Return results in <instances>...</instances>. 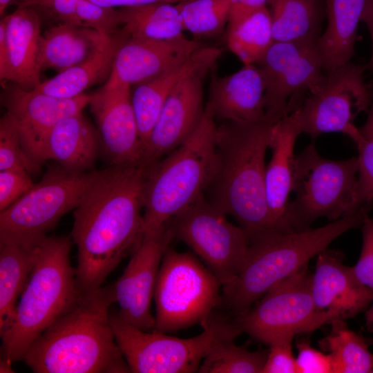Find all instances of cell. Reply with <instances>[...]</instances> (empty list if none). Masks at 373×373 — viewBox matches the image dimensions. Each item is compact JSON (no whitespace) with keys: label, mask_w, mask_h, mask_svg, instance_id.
I'll return each mask as SVG.
<instances>
[{"label":"cell","mask_w":373,"mask_h":373,"mask_svg":"<svg viewBox=\"0 0 373 373\" xmlns=\"http://www.w3.org/2000/svg\"><path fill=\"white\" fill-rule=\"evenodd\" d=\"M292 335L277 338L269 343V350L262 373H296L292 352Z\"/></svg>","instance_id":"cell-40"},{"label":"cell","mask_w":373,"mask_h":373,"mask_svg":"<svg viewBox=\"0 0 373 373\" xmlns=\"http://www.w3.org/2000/svg\"><path fill=\"white\" fill-rule=\"evenodd\" d=\"M77 3V0H37L32 7L38 6L49 10L60 23L78 25Z\"/></svg>","instance_id":"cell-43"},{"label":"cell","mask_w":373,"mask_h":373,"mask_svg":"<svg viewBox=\"0 0 373 373\" xmlns=\"http://www.w3.org/2000/svg\"><path fill=\"white\" fill-rule=\"evenodd\" d=\"M329 334L319 341L321 347L330 355L333 373H369L373 367V353L367 339L350 329L345 321L331 323Z\"/></svg>","instance_id":"cell-32"},{"label":"cell","mask_w":373,"mask_h":373,"mask_svg":"<svg viewBox=\"0 0 373 373\" xmlns=\"http://www.w3.org/2000/svg\"><path fill=\"white\" fill-rule=\"evenodd\" d=\"M370 345H373V338H367Z\"/></svg>","instance_id":"cell-52"},{"label":"cell","mask_w":373,"mask_h":373,"mask_svg":"<svg viewBox=\"0 0 373 373\" xmlns=\"http://www.w3.org/2000/svg\"><path fill=\"white\" fill-rule=\"evenodd\" d=\"M76 15L79 26L94 28L106 36L115 34L123 26L119 10L90 0H77Z\"/></svg>","instance_id":"cell-38"},{"label":"cell","mask_w":373,"mask_h":373,"mask_svg":"<svg viewBox=\"0 0 373 373\" xmlns=\"http://www.w3.org/2000/svg\"><path fill=\"white\" fill-rule=\"evenodd\" d=\"M104 170L52 167L41 181L0 213V243H36L75 209Z\"/></svg>","instance_id":"cell-10"},{"label":"cell","mask_w":373,"mask_h":373,"mask_svg":"<svg viewBox=\"0 0 373 373\" xmlns=\"http://www.w3.org/2000/svg\"><path fill=\"white\" fill-rule=\"evenodd\" d=\"M11 362H12L11 361L3 358V359H1V365H0L1 371L0 372H13L10 367Z\"/></svg>","instance_id":"cell-49"},{"label":"cell","mask_w":373,"mask_h":373,"mask_svg":"<svg viewBox=\"0 0 373 373\" xmlns=\"http://www.w3.org/2000/svg\"><path fill=\"white\" fill-rule=\"evenodd\" d=\"M287 111L269 110L250 122L218 125L215 162L205 200L247 232L278 230L265 192V155L272 129Z\"/></svg>","instance_id":"cell-2"},{"label":"cell","mask_w":373,"mask_h":373,"mask_svg":"<svg viewBox=\"0 0 373 373\" xmlns=\"http://www.w3.org/2000/svg\"><path fill=\"white\" fill-rule=\"evenodd\" d=\"M41 241L0 243V335L12 324L18 299L34 267Z\"/></svg>","instance_id":"cell-29"},{"label":"cell","mask_w":373,"mask_h":373,"mask_svg":"<svg viewBox=\"0 0 373 373\" xmlns=\"http://www.w3.org/2000/svg\"><path fill=\"white\" fill-rule=\"evenodd\" d=\"M302 133L298 107L285 114L274 125L269 140L271 156L266 166V199L271 218L278 231L291 232L285 223L294 174V145Z\"/></svg>","instance_id":"cell-22"},{"label":"cell","mask_w":373,"mask_h":373,"mask_svg":"<svg viewBox=\"0 0 373 373\" xmlns=\"http://www.w3.org/2000/svg\"><path fill=\"white\" fill-rule=\"evenodd\" d=\"M15 0H0V15L2 16L6 8L13 3Z\"/></svg>","instance_id":"cell-51"},{"label":"cell","mask_w":373,"mask_h":373,"mask_svg":"<svg viewBox=\"0 0 373 373\" xmlns=\"http://www.w3.org/2000/svg\"><path fill=\"white\" fill-rule=\"evenodd\" d=\"M317 41H274L256 63L265 82L266 111L289 112L288 98L312 93L321 84L326 75Z\"/></svg>","instance_id":"cell-14"},{"label":"cell","mask_w":373,"mask_h":373,"mask_svg":"<svg viewBox=\"0 0 373 373\" xmlns=\"http://www.w3.org/2000/svg\"><path fill=\"white\" fill-rule=\"evenodd\" d=\"M100 145L99 132L81 113L61 120L52 128L44 144L42 160L86 171L95 163Z\"/></svg>","instance_id":"cell-25"},{"label":"cell","mask_w":373,"mask_h":373,"mask_svg":"<svg viewBox=\"0 0 373 373\" xmlns=\"http://www.w3.org/2000/svg\"><path fill=\"white\" fill-rule=\"evenodd\" d=\"M37 0H15L18 7H32Z\"/></svg>","instance_id":"cell-50"},{"label":"cell","mask_w":373,"mask_h":373,"mask_svg":"<svg viewBox=\"0 0 373 373\" xmlns=\"http://www.w3.org/2000/svg\"><path fill=\"white\" fill-rule=\"evenodd\" d=\"M367 0H326L327 26L318 41L326 73L350 62Z\"/></svg>","instance_id":"cell-27"},{"label":"cell","mask_w":373,"mask_h":373,"mask_svg":"<svg viewBox=\"0 0 373 373\" xmlns=\"http://www.w3.org/2000/svg\"><path fill=\"white\" fill-rule=\"evenodd\" d=\"M357 156L333 160L321 156L314 144L295 156L292 192L285 215L289 231H303L319 218L334 221L354 213Z\"/></svg>","instance_id":"cell-8"},{"label":"cell","mask_w":373,"mask_h":373,"mask_svg":"<svg viewBox=\"0 0 373 373\" xmlns=\"http://www.w3.org/2000/svg\"><path fill=\"white\" fill-rule=\"evenodd\" d=\"M225 338L216 343L202 360L200 373H262L268 352H251Z\"/></svg>","instance_id":"cell-34"},{"label":"cell","mask_w":373,"mask_h":373,"mask_svg":"<svg viewBox=\"0 0 373 373\" xmlns=\"http://www.w3.org/2000/svg\"><path fill=\"white\" fill-rule=\"evenodd\" d=\"M173 238L184 242L217 277L231 283L244 265L249 245L246 230L229 222L204 195L167 221Z\"/></svg>","instance_id":"cell-11"},{"label":"cell","mask_w":373,"mask_h":373,"mask_svg":"<svg viewBox=\"0 0 373 373\" xmlns=\"http://www.w3.org/2000/svg\"><path fill=\"white\" fill-rule=\"evenodd\" d=\"M1 82V104L15 124L26 153L41 167L43 146L50 131L61 120L81 113L91 95L84 93L73 98H59Z\"/></svg>","instance_id":"cell-15"},{"label":"cell","mask_w":373,"mask_h":373,"mask_svg":"<svg viewBox=\"0 0 373 373\" xmlns=\"http://www.w3.org/2000/svg\"><path fill=\"white\" fill-rule=\"evenodd\" d=\"M90 1L105 7H131L148 5L156 3H179L184 0H90Z\"/></svg>","instance_id":"cell-45"},{"label":"cell","mask_w":373,"mask_h":373,"mask_svg":"<svg viewBox=\"0 0 373 373\" xmlns=\"http://www.w3.org/2000/svg\"><path fill=\"white\" fill-rule=\"evenodd\" d=\"M373 372V367H372V372Z\"/></svg>","instance_id":"cell-53"},{"label":"cell","mask_w":373,"mask_h":373,"mask_svg":"<svg viewBox=\"0 0 373 373\" xmlns=\"http://www.w3.org/2000/svg\"><path fill=\"white\" fill-rule=\"evenodd\" d=\"M365 327L370 332H373V299L370 307L365 312Z\"/></svg>","instance_id":"cell-48"},{"label":"cell","mask_w":373,"mask_h":373,"mask_svg":"<svg viewBox=\"0 0 373 373\" xmlns=\"http://www.w3.org/2000/svg\"><path fill=\"white\" fill-rule=\"evenodd\" d=\"M108 37L90 27L58 23L41 36L39 66L41 70L50 68L62 72L95 56Z\"/></svg>","instance_id":"cell-26"},{"label":"cell","mask_w":373,"mask_h":373,"mask_svg":"<svg viewBox=\"0 0 373 373\" xmlns=\"http://www.w3.org/2000/svg\"><path fill=\"white\" fill-rule=\"evenodd\" d=\"M24 169L30 173L40 170L27 155L12 118L5 113L0 120V171Z\"/></svg>","instance_id":"cell-36"},{"label":"cell","mask_w":373,"mask_h":373,"mask_svg":"<svg viewBox=\"0 0 373 373\" xmlns=\"http://www.w3.org/2000/svg\"><path fill=\"white\" fill-rule=\"evenodd\" d=\"M270 0H229L230 9L227 30L234 27L245 18L266 7Z\"/></svg>","instance_id":"cell-44"},{"label":"cell","mask_w":373,"mask_h":373,"mask_svg":"<svg viewBox=\"0 0 373 373\" xmlns=\"http://www.w3.org/2000/svg\"><path fill=\"white\" fill-rule=\"evenodd\" d=\"M41 19L33 7H18L0 22V79L26 90L41 83Z\"/></svg>","instance_id":"cell-19"},{"label":"cell","mask_w":373,"mask_h":373,"mask_svg":"<svg viewBox=\"0 0 373 373\" xmlns=\"http://www.w3.org/2000/svg\"><path fill=\"white\" fill-rule=\"evenodd\" d=\"M296 373H333L330 355L312 347L306 341L297 343Z\"/></svg>","instance_id":"cell-42"},{"label":"cell","mask_w":373,"mask_h":373,"mask_svg":"<svg viewBox=\"0 0 373 373\" xmlns=\"http://www.w3.org/2000/svg\"><path fill=\"white\" fill-rule=\"evenodd\" d=\"M130 37L122 28L108 37L103 48L90 59L41 83L35 90L59 98H73L110 76L116 53Z\"/></svg>","instance_id":"cell-28"},{"label":"cell","mask_w":373,"mask_h":373,"mask_svg":"<svg viewBox=\"0 0 373 373\" xmlns=\"http://www.w3.org/2000/svg\"><path fill=\"white\" fill-rule=\"evenodd\" d=\"M361 21L364 22L370 32L372 41V55L369 64L367 65L373 70V0H367L361 17Z\"/></svg>","instance_id":"cell-46"},{"label":"cell","mask_w":373,"mask_h":373,"mask_svg":"<svg viewBox=\"0 0 373 373\" xmlns=\"http://www.w3.org/2000/svg\"><path fill=\"white\" fill-rule=\"evenodd\" d=\"M128 84H105L90 95L89 106L101 144L113 166L141 164L143 147Z\"/></svg>","instance_id":"cell-17"},{"label":"cell","mask_w":373,"mask_h":373,"mask_svg":"<svg viewBox=\"0 0 373 373\" xmlns=\"http://www.w3.org/2000/svg\"><path fill=\"white\" fill-rule=\"evenodd\" d=\"M358 149V171L354 210L373 207V140L365 139L360 131L352 139Z\"/></svg>","instance_id":"cell-37"},{"label":"cell","mask_w":373,"mask_h":373,"mask_svg":"<svg viewBox=\"0 0 373 373\" xmlns=\"http://www.w3.org/2000/svg\"><path fill=\"white\" fill-rule=\"evenodd\" d=\"M151 167L105 169L75 209L71 236L77 249L75 274L82 294L100 288L142 244L144 190Z\"/></svg>","instance_id":"cell-1"},{"label":"cell","mask_w":373,"mask_h":373,"mask_svg":"<svg viewBox=\"0 0 373 373\" xmlns=\"http://www.w3.org/2000/svg\"><path fill=\"white\" fill-rule=\"evenodd\" d=\"M176 6L184 30L197 38L218 37L227 27L229 0H184Z\"/></svg>","instance_id":"cell-35"},{"label":"cell","mask_w":373,"mask_h":373,"mask_svg":"<svg viewBox=\"0 0 373 373\" xmlns=\"http://www.w3.org/2000/svg\"><path fill=\"white\" fill-rule=\"evenodd\" d=\"M274 41H317L320 0H270Z\"/></svg>","instance_id":"cell-30"},{"label":"cell","mask_w":373,"mask_h":373,"mask_svg":"<svg viewBox=\"0 0 373 373\" xmlns=\"http://www.w3.org/2000/svg\"><path fill=\"white\" fill-rule=\"evenodd\" d=\"M71 240L46 236L17 302L10 327L1 335L3 358L23 360L31 343L83 294L70 260Z\"/></svg>","instance_id":"cell-5"},{"label":"cell","mask_w":373,"mask_h":373,"mask_svg":"<svg viewBox=\"0 0 373 373\" xmlns=\"http://www.w3.org/2000/svg\"><path fill=\"white\" fill-rule=\"evenodd\" d=\"M308 265L271 287L235 320L242 332L269 345L287 335L312 332L334 320L319 312L311 292Z\"/></svg>","instance_id":"cell-12"},{"label":"cell","mask_w":373,"mask_h":373,"mask_svg":"<svg viewBox=\"0 0 373 373\" xmlns=\"http://www.w3.org/2000/svg\"><path fill=\"white\" fill-rule=\"evenodd\" d=\"M173 236L164 224L145 235L120 278L113 284L119 316L125 322L144 331H151L155 317L151 305L157 274L163 256Z\"/></svg>","instance_id":"cell-16"},{"label":"cell","mask_w":373,"mask_h":373,"mask_svg":"<svg viewBox=\"0 0 373 373\" xmlns=\"http://www.w3.org/2000/svg\"><path fill=\"white\" fill-rule=\"evenodd\" d=\"M113 285L84 294L28 347L23 361L35 373H128L109 319Z\"/></svg>","instance_id":"cell-3"},{"label":"cell","mask_w":373,"mask_h":373,"mask_svg":"<svg viewBox=\"0 0 373 373\" xmlns=\"http://www.w3.org/2000/svg\"><path fill=\"white\" fill-rule=\"evenodd\" d=\"M211 68L185 77L169 95L144 149L141 164L153 166L197 128L205 110L203 80Z\"/></svg>","instance_id":"cell-18"},{"label":"cell","mask_w":373,"mask_h":373,"mask_svg":"<svg viewBox=\"0 0 373 373\" xmlns=\"http://www.w3.org/2000/svg\"><path fill=\"white\" fill-rule=\"evenodd\" d=\"M217 126L206 104L195 131L152 166L144 190L145 235L160 229L204 195L214 166Z\"/></svg>","instance_id":"cell-6"},{"label":"cell","mask_w":373,"mask_h":373,"mask_svg":"<svg viewBox=\"0 0 373 373\" xmlns=\"http://www.w3.org/2000/svg\"><path fill=\"white\" fill-rule=\"evenodd\" d=\"M369 211L362 209L316 229L247 231L249 245L244 265L234 280L222 287L218 308L234 317L243 315L271 287L307 265L334 239L361 227Z\"/></svg>","instance_id":"cell-4"},{"label":"cell","mask_w":373,"mask_h":373,"mask_svg":"<svg viewBox=\"0 0 373 373\" xmlns=\"http://www.w3.org/2000/svg\"><path fill=\"white\" fill-rule=\"evenodd\" d=\"M122 27L130 37L167 39L183 36L184 31L175 5L156 3L119 9Z\"/></svg>","instance_id":"cell-31"},{"label":"cell","mask_w":373,"mask_h":373,"mask_svg":"<svg viewBox=\"0 0 373 373\" xmlns=\"http://www.w3.org/2000/svg\"><path fill=\"white\" fill-rule=\"evenodd\" d=\"M367 68L348 62L326 73L317 89L298 106L302 133L312 139L325 133L355 135L358 132L356 117L367 113L373 101L364 78Z\"/></svg>","instance_id":"cell-13"},{"label":"cell","mask_w":373,"mask_h":373,"mask_svg":"<svg viewBox=\"0 0 373 373\" xmlns=\"http://www.w3.org/2000/svg\"><path fill=\"white\" fill-rule=\"evenodd\" d=\"M367 113V117L365 122L358 129L360 133L365 139L373 140V101Z\"/></svg>","instance_id":"cell-47"},{"label":"cell","mask_w":373,"mask_h":373,"mask_svg":"<svg viewBox=\"0 0 373 373\" xmlns=\"http://www.w3.org/2000/svg\"><path fill=\"white\" fill-rule=\"evenodd\" d=\"M361 227L363 236L362 249L352 270L361 283L373 291V218L367 215Z\"/></svg>","instance_id":"cell-41"},{"label":"cell","mask_w":373,"mask_h":373,"mask_svg":"<svg viewBox=\"0 0 373 373\" xmlns=\"http://www.w3.org/2000/svg\"><path fill=\"white\" fill-rule=\"evenodd\" d=\"M339 250L325 249L317 255L311 278V292L316 309L333 320L352 318L365 312L373 291L361 283L352 267L343 263Z\"/></svg>","instance_id":"cell-20"},{"label":"cell","mask_w":373,"mask_h":373,"mask_svg":"<svg viewBox=\"0 0 373 373\" xmlns=\"http://www.w3.org/2000/svg\"><path fill=\"white\" fill-rule=\"evenodd\" d=\"M222 285L217 277L188 252L166 250L157 276L153 330L166 333L202 323L218 308Z\"/></svg>","instance_id":"cell-9"},{"label":"cell","mask_w":373,"mask_h":373,"mask_svg":"<svg viewBox=\"0 0 373 373\" xmlns=\"http://www.w3.org/2000/svg\"><path fill=\"white\" fill-rule=\"evenodd\" d=\"M203 46L184 35L167 39L130 37L117 50L106 84H140L182 64Z\"/></svg>","instance_id":"cell-21"},{"label":"cell","mask_w":373,"mask_h":373,"mask_svg":"<svg viewBox=\"0 0 373 373\" xmlns=\"http://www.w3.org/2000/svg\"><path fill=\"white\" fill-rule=\"evenodd\" d=\"M34 184L29 173L24 169L0 171V212L12 205Z\"/></svg>","instance_id":"cell-39"},{"label":"cell","mask_w":373,"mask_h":373,"mask_svg":"<svg viewBox=\"0 0 373 373\" xmlns=\"http://www.w3.org/2000/svg\"><path fill=\"white\" fill-rule=\"evenodd\" d=\"M211 69L209 99L206 103L215 119L250 122L266 113L265 82L256 64H245L236 73L218 77Z\"/></svg>","instance_id":"cell-23"},{"label":"cell","mask_w":373,"mask_h":373,"mask_svg":"<svg viewBox=\"0 0 373 373\" xmlns=\"http://www.w3.org/2000/svg\"><path fill=\"white\" fill-rule=\"evenodd\" d=\"M111 325L133 373L198 372L212 346L225 338H236L242 332L224 311L214 309L201 323L200 334L180 338L156 331H144L123 321L117 311L109 314Z\"/></svg>","instance_id":"cell-7"},{"label":"cell","mask_w":373,"mask_h":373,"mask_svg":"<svg viewBox=\"0 0 373 373\" xmlns=\"http://www.w3.org/2000/svg\"><path fill=\"white\" fill-rule=\"evenodd\" d=\"M223 48L203 46L186 61L146 81L135 84L131 93L143 151L169 95L185 77L205 68H213Z\"/></svg>","instance_id":"cell-24"},{"label":"cell","mask_w":373,"mask_h":373,"mask_svg":"<svg viewBox=\"0 0 373 373\" xmlns=\"http://www.w3.org/2000/svg\"><path fill=\"white\" fill-rule=\"evenodd\" d=\"M274 42L271 16L267 7L227 31V47L244 65L256 64Z\"/></svg>","instance_id":"cell-33"}]
</instances>
